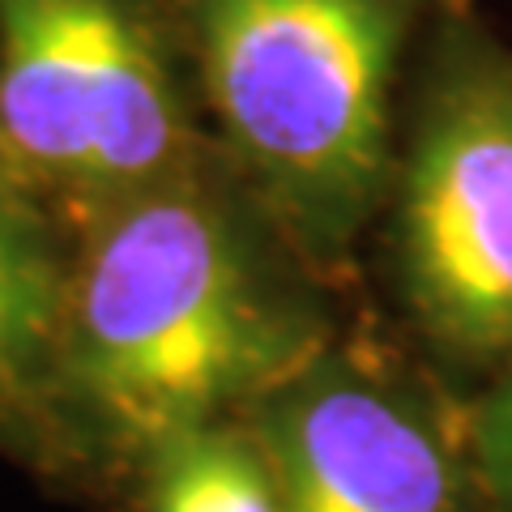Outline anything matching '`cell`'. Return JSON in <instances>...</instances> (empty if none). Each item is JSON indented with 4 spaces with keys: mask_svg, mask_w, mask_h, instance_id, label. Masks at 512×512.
<instances>
[{
    "mask_svg": "<svg viewBox=\"0 0 512 512\" xmlns=\"http://www.w3.org/2000/svg\"><path fill=\"white\" fill-rule=\"evenodd\" d=\"M325 346L316 308L192 171L77 235L56 355L60 457L137 470L175 431L248 414Z\"/></svg>",
    "mask_w": 512,
    "mask_h": 512,
    "instance_id": "1",
    "label": "cell"
},
{
    "mask_svg": "<svg viewBox=\"0 0 512 512\" xmlns=\"http://www.w3.org/2000/svg\"><path fill=\"white\" fill-rule=\"evenodd\" d=\"M201 77L282 231L342 252L393 175L406 0H192Z\"/></svg>",
    "mask_w": 512,
    "mask_h": 512,
    "instance_id": "2",
    "label": "cell"
},
{
    "mask_svg": "<svg viewBox=\"0 0 512 512\" xmlns=\"http://www.w3.org/2000/svg\"><path fill=\"white\" fill-rule=\"evenodd\" d=\"M137 478L146 512H282L274 461L244 414L175 431L141 457Z\"/></svg>",
    "mask_w": 512,
    "mask_h": 512,
    "instance_id": "7",
    "label": "cell"
},
{
    "mask_svg": "<svg viewBox=\"0 0 512 512\" xmlns=\"http://www.w3.org/2000/svg\"><path fill=\"white\" fill-rule=\"evenodd\" d=\"M244 419L274 461L282 512H478L466 440L372 363L325 346Z\"/></svg>",
    "mask_w": 512,
    "mask_h": 512,
    "instance_id": "5",
    "label": "cell"
},
{
    "mask_svg": "<svg viewBox=\"0 0 512 512\" xmlns=\"http://www.w3.org/2000/svg\"><path fill=\"white\" fill-rule=\"evenodd\" d=\"M69 256L60 222L18 188H0V448L60 457L56 355Z\"/></svg>",
    "mask_w": 512,
    "mask_h": 512,
    "instance_id": "6",
    "label": "cell"
},
{
    "mask_svg": "<svg viewBox=\"0 0 512 512\" xmlns=\"http://www.w3.org/2000/svg\"><path fill=\"white\" fill-rule=\"evenodd\" d=\"M466 461L483 512H512V355L495 367L470 410Z\"/></svg>",
    "mask_w": 512,
    "mask_h": 512,
    "instance_id": "8",
    "label": "cell"
},
{
    "mask_svg": "<svg viewBox=\"0 0 512 512\" xmlns=\"http://www.w3.org/2000/svg\"><path fill=\"white\" fill-rule=\"evenodd\" d=\"M397 278L444 359L512 355V60L474 52L431 86L393 197Z\"/></svg>",
    "mask_w": 512,
    "mask_h": 512,
    "instance_id": "4",
    "label": "cell"
},
{
    "mask_svg": "<svg viewBox=\"0 0 512 512\" xmlns=\"http://www.w3.org/2000/svg\"><path fill=\"white\" fill-rule=\"evenodd\" d=\"M0 154L77 235L192 175V133L137 0H0Z\"/></svg>",
    "mask_w": 512,
    "mask_h": 512,
    "instance_id": "3",
    "label": "cell"
},
{
    "mask_svg": "<svg viewBox=\"0 0 512 512\" xmlns=\"http://www.w3.org/2000/svg\"><path fill=\"white\" fill-rule=\"evenodd\" d=\"M0 188H18V184H13V175H9V167H5V154H0Z\"/></svg>",
    "mask_w": 512,
    "mask_h": 512,
    "instance_id": "9",
    "label": "cell"
}]
</instances>
